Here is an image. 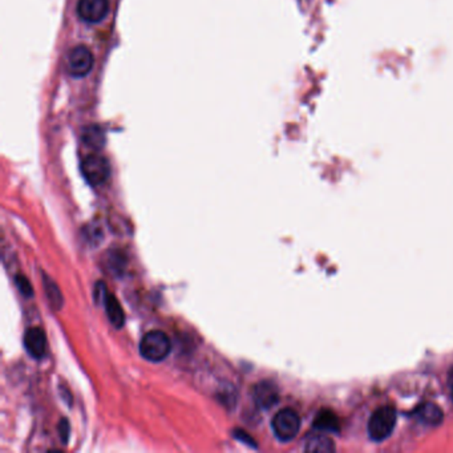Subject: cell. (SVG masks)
Segmentation results:
<instances>
[{"label":"cell","instance_id":"1","mask_svg":"<svg viewBox=\"0 0 453 453\" xmlns=\"http://www.w3.org/2000/svg\"><path fill=\"white\" fill-rule=\"evenodd\" d=\"M138 350L145 361L152 363L162 362L169 356L171 342L165 332L159 330H153L149 331L143 337V339L140 340Z\"/></svg>","mask_w":453,"mask_h":453},{"label":"cell","instance_id":"2","mask_svg":"<svg viewBox=\"0 0 453 453\" xmlns=\"http://www.w3.org/2000/svg\"><path fill=\"white\" fill-rule=\"evenodd\" d=\"M397 411L392 407L378 408L368 421V435L375 442L385 440L397 425Z\"/></svg>","mask_w":453,"mask_h":453},{"label":"cell","instance_id":"3","mask_svg":"<svg viewBox=\"0 0 453 453\" xmlns=\"http://www.w3.org/2000/svg\"><path fill=\"white\" fill-rule=\"evenodd\" d=\"M272 428L278 440L290 442L301 430V418L294 409L284 408L272 418Z\"/></svg>","mask_w":453,"mask_h":453},{"label":"cell","instance_id":"4","mask_svg":"<svg viewBox=\"0 0 453 453\" xmlns=\"http://www.w3.org/2000/svg\"><path fill=\"white\" fill-rule=\"evenodd\" d=\"M81 171L84 179L92 186H100L111 176V167L108 159L102 155L93 153L87 156L81 162Z\"/></svg>","mask_w":453,"mask_h":453},{"label":"cell","instance_id":"5","mask_svg":"<svg viewBox=\"0 0 453 453\" xmlns=\"http://www.w3.org/2000/svg\"><path fill=\"white\" fill-rule=\"evenodd\" d=\"M93 67V55L85 46L73 47L66 57V68L73 78H84Z\"/></svg>","mask_w":453,"mask_h":453},{"label":"cell","instance_id":"6","mask_svg":"<svg viewBox=\"0 0 453 453\" xmlns=\"http://www.w3.org/2000/svg\"><path fill=\"white\" fill-rule=\"evenodd\" d=\"M109 0H79L78 13L85 23H99L108 15Z\"/></svg>","mask_w":453,"mask_h":453},{"label":"cell","instance_id":"7","mask_svg":"<svg viewBox=\"0 0 453 453\" xmlns=\"http://www.w3.org/2000/svg\"><path fill=\"white\" fill-rule=\"evenodd\" d=\"M24 349L27 354L36 361L43 359L47 355L46 332L40 327H31L27 330L23 338Z\"/></svg>","mask_w":453,"mask_h":453},{"label":"cell","instance_id":"8","mask_svg":"<svg viewBox=\"0 0 453 453\" xmlns=\"http://www.w3.org/2000/svg\"><path fill=\"white\" fill-rule=\"evenodd\" d=\"M253 397L258 407L262 409H269L278 403L279 394L278 388L272 382H261L254 387Z\"/></svg>","mask_w":453,"mask_h":453},{"label":"cell","instance_id":"9","mask_svg":"<svg viewBox=\"0 0 453 453\" xmlns=\"http://www.w3.org/2000/svg\"><path fill=\"white\" fill-rule=\"evenodd\" d=\"M102 301H104L105 313H107V317L109 319V322L114 325L116 329H121L125 325V314L120 302L117 301V298L114 295L108 294V291H107Z\"/></svg>","mask_w":453,"mask_h":453},{"label":"cell","instance_id":"10","mask_svg":"<svg viewBox=\"0 0 453 453\" xmlns=\"http://www.w3.org/2000/svg\"><path fill=\"white\" fill-rule=\"evenodd\" d=\"M418 419L427 425H439L442 421V411L435 403H424L416 409Z\"/></svg>","mask_w":453,"mask_h":453},{"label":"cell","instance_id":"11","mask_svg":"<svg viewBox=\"0 0 453 453\" xmlns=\"http://www.w3.org/2000/svg\"><path fill=\"white\" fill-rule=\"evenodd\" d=\"M42 281H43L44 291L49 305L55 310H60L64 303V298L60 293V289L57 287L56 282L52 278H49L44 272H42Z\"/></svg>","mask_w":453,"mask_h":453},{"label":"cell","instance_id":"12","mask_svg":"<svg viewBox=\"0 0 453 453\" xmlns=\"http://www.w3.org/2000/svg\"><path fill=\"white\" fill-rule=\"evenodd\" d=\"M335 449V444L331 439L323 435L311 436L306 442V451L308 452H332Z\"/></svg>","mask_w":453,"mask_h":453},{"label":"cell","instance_id":"13","mask_svg":"<svg viewBox=\"0 0 453 453\" xmlns=\"http://www.w3.org/2000/svg\"><path fill=\"white\" fill-rule=\"evenodd\" d=\"M314 427L322 432L338 430V419L330 411H322L314 420Z\"/></svg>","mask_w":453,"mask_h":453},{"label":"cell","instance_id":"14","mask_svg":"<svg viewBox=\"0 0 453 453\" xmlns=\"http://www.w3.org/2000/svg\"><path fill=\"white\" fill-rule=\"evenodd\" d=\"M83 141L93 149H100L104 145V135H102L100 128L97 126H92V128H87L84 131L83 135Z\"/></svg>","mask_w":453,"mask_h":453},{"label":"cell","instance_id":"15","mask_svg":"<svg viewBox=\"0 0 453 453\" xmlns=\"http://www.w3.org/2000/svg\"><path fill=\"white\" fill-rule=\"evenodd\" d=\"M15 284H16L19 293L25 296V298L34 296V289H32L30 281L24 277L23 274H19V275L15 277Z\"/></svg>","mask_w":453,"mask_h":453},{"label":"cell","instance_id":"16","mask_svg":"<svg viewBox=\"0 0 453 453\" xmlns=\"http://www.w3.org/2000/svg\"><path fill=\"white\" fill-rule=\"evenodd\" d=\"M69 430H71V427H69L68 420H60V424H59V436H60L61 442H64V444L68 442Z\"/></svg>","mask_w":453,"mask_h":453},{"label":"cell","instance_id":"17","mask_svg":"<svg viewBox=\"0 0 453 453\" xmlns=\"http://www.w3.org/2000/svg\"><path fill=\"white\" fill-rule=\"evenodd\" d=\"M233 436H236L237 439H238L239 442H243V444H248V445H250V447H257V444H255V442L250 437L249 435L246 433V432H243V430H237L234 433H233Z\"/></svg>","mask_w":453,"mask_h":453},{"label":"cell","instance_id":"18","mask_svg":"<svg viewBox=\"0 0 453 453\" xmlns=\"http://www.w3.org/2000/svg\"><path fill=\"white\" fill-rule=\"evenodd\" d=\"M451 395H452V400H453V380H452V385H451Z\"/></svg>","mask_w":453,"mask_h":453}]
</instances>
